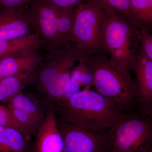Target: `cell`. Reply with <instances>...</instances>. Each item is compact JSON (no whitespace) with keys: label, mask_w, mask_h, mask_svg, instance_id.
I'll return each instance as SVG.
<instances>
[{"label":"cell","mask_w":152,"mask_h":152,"mask_svg":"<svg viewBox=\"0 0 152 152\" xmlns=\"http://www.w3.org/2000/svg\"><path fill=\"white\" fill-rule=\"evenodd\" d=\"M7 107L14 118L25 128L30 135L36 134L42 124L22 111L10 107Z\"/></svg>","instance_id":"ffe728a7"},{"label":"cell","mask_w":152,"mask_h":152,"mask_svg":"<svg viewBox=\"0 0 152 152\" xmlns=\"http://www.w3.org/2000/svg\"><path fill=\"white\" fill-rule=\"evenodd\" d=\"M36 1L37 0H0V11L22 8Z\"/></svg>","instance_id":"603a6c76"},{"label":"cell","mask_w":152,"mask_h":152,"mask_svg":"<svg viewBox=\"0 0 152 152\" xmlns=\"http://www.w3.org/2000/svg\"><path fill=\"white\" fill-rule=\"evenodd\" d=\"M104 10H112L132 22L131 0H91Z\"/></svg>","instance_id":"d6986e66"},{"label":"cell","mask_w":152,"mask_h":152,"mask_svg":"<svg viewBox=\"0 0 152 152\" xmlns=\"http://www.w3.org/2000/svg\"><path fill=\"white\" fill-rule=\"evenodd\" d=\"M130 69L135 76L134 82L140 112L151 116L152 113V60L142 50L136 36L132 49Z\"/></svg>","instance_id":"9c48e42d"},{"label":"cell","mask_w":152,"mask_h":152,"mask_svg":"<svg viewBox=\"0 0 152 152\" xmlns=\"http://www.w3.org/2000/svg\"><path fill=\"white\" fill-rule=\"evenodd\" d=\"M60 120L95 131L108 130L125 113L96 91L83 90L55 102Z\"/></svg>","instance_id":"6da1fadb"},{"label":"cell","mask_w":152,"mask_h":152,"mask_svg":"<svg viewBox=\"0 0 152 152\" xmlns=\"http://www.w3.org/2000/svg\"><path fill=\"white\" fill-rule=\"evenodd\" d=\"M27 9L35 33L48 53L72 43L75 8H61L47 0H37Z\"/></svg>","instance_id":"277c9868"},{"label":"cell","mask_w":152,"mask_h":152,"mask_svg":"<svg viewBox=\"0 0 152 152\" xmlns=\"http://www.w3.org/2000/svg\"><path fill=\"white\" fill-rule=\"evenodd\" d=\"M108 152H152L151 116L125 113L108 130Z\"/></svg>","instance_id":"8992f818"},{"label":"cell","mask_w":152,"mask_h":152,"mask_svg":"<svg viewBox=\"0 0 152 152\" xmlns=\"http://www.w3.org/2000/svg\"><path fill=\"white\" fill-rule=\"evenodd\" d=\"M34 72L0 79V102H7L30 85Z\"/></svg>","instance_id":"e0dca14e"},{"label":"cell","mask_w":152,"mask_h":152,"mask_svg":"<svg viewBox=\"0 0 152 152\" xmlns=\"http://www.w3.org/2000/svg\"><path fill=\"white\" fill-rule=\"evenodd\" d=\"M65 152H108V130L95 131L57 120Z\"/></svg>","instance_id":"ba28073f"},{"label":"cell","mask_w":152,"mask_h":152,"mask_svg":"<svg viewBox=\"0 0 152 152\" xmlns=\"http://www.w3.org/2000/svg\"><path fill=\"white\" fill-rule=\"evenodd\" d=\"M104 11L101 25V52L107 56L127 78L134 81L131 75L130 62L137 28L132 21L114 11Z\"/></svg>","instance_id":"5b68a950"},{"label":"cell","mask_w":152,"mask_h":152,"mask_svg":"<svg viewBox=\"0 0 152 152\" xmlns=\"http://www.w3.org/2000/svg\"><path fill=\"white\" fill-rule=\"evenodd\" d=\"M80 57L73 43L49 52L35 71L34 84L49 101L56 102L67 92L71 71Z\"/></svg>","instance_id":"3957f363"},{"label":"cell","mask_w":152,"mask_h":152,"mask_svg":"<svg viewBox=\"0 0 152 152\" xmlns=\"http://www.w3.org/2000/svg\"><path fill=\"white\" fill-rule=\"evenodd\" d=\"M104 13V10L91 0L75 8L72 43L80 57L79 61L101 52V25Z\"/></svg>","instance_id":"52a82bcc"},{"label":"cell","mask_w":152,"mask_h":152,"mask_svg":"<svg viewBox=\"0 0 152 152\" xmlns=\"http://www.w3.org/2000/svg\"><path fill=\"white\" fill-rule=\"evenodd\" d=\"M78 62V65L72 68L71 71L69 89L59 100L67 99L83 90H90L94 85L93 74L89 66L83 61H79Z\"/></svg>","instance_id":"2e32d148"},{"label":"cell","mask_w":152,"mask_h":152,"mask_svg":"<svg viewBox=\"0 0 152 152\" xmlns=\"http://www.w3.org/2000/svg\"><path fill=\"white\" fill-rule=\"evenodd\" d=\"M136 37L142 51L152 60V35L151 32L137 29Z\"/></svg>","instance_id":"7402d4cb"},{"label":"cell","mask_w":152,"mask_h":152,"mask_svg":"<svg viewBox=\"0 0 152 152\" xmlns=\"http://www.w3.org/2000/svg\"><path fill=\"white\" fill-rule=\"evenodd\" d=\"M79 61L86 63L91 69L96 91L112 102L122 111L130 112L138 104L134 81L127 78L105 54L100 52Z\"/></svg>","instance_id":"7a4b0ae2"},{"label":"cell","mask_w":152,"mask_h":152,"mask_svg":"<svg viewBox=\"0 0 152 152\" xmlns=\"http://www.w3.org/2000/svg\"><path fill=\"white\" fill-rule=\"evenodd\" d=\"M0 126L15 128L30 137L27 131L14 118L8 108L3 105H0Z\"/></svg>","instance_id":"44dd1931"},{"label":"cell","mask_w":152,"mask_h":152,"mask_svg":"<svg viewBox=\"0 0 152 152\" xmlns=\"http://www.w3.org/2000/svg\"><path fill=\"white\" fill-rule=\"evenodd\" d=\"M42 42L36 34L12 40H0V59L40 50Z\"/></svg>","instance_id":"4fadbf2b"},{"label":"cell","mask_w":152,"mask_h":152,"mask_svg":"<svg viewBox=\"0 0 152 152\" xmlns=\"http://www.w3.org/2000/svg\"><path fill=\"white\" fill-rule=\"evenodd\" d=\"M7 102V107L18 109L42 124L46 115L43 107L37 99L23 91L17 93Z\"/></svg>","instance_id":"5bb4252c"},{"label":"cell","mask_w":152,"mask_h":152,"mask_svg":"<svg viewBox=\"0 0 152 152\" xmlns=\"http://www.w3.org/2000/svg\"><path fill=\"white\" fill-rule=\"evenodd\" d=\"M39 50L0 59V79L34 72L43 60Z\"/></svg>","instance_id":"7c38bea8"},{"label":"cell","mask_w":152,"mask_h":152,"mask_svg":"<svg viewBox=\"0 0 152 152\" xmlns=\"http://www.w3.org/2000/svg\"><path fill=\"white\" fill-rule=\"evenodd\" d=\"M35 33L26 7L0 11V40H12Z\"/></svg>","instance_id":"30bf717a"},{"label":"cell","mask_w":152,"mask_h":152,"mask_svg":"<svg viewBox=\"0 0 152 152\" xmlns=\"http://www.w3.org/2000/svg\"><path fill=\"white\" fill-rule=\"evenodd\" d=\"M36 135L33 152H65L64 140L58 129L53 104L48 107L45 119Z\"/></svg>","instance_id":"8fae6325"},{"label":"cell","mask_w":152,"mask_h":152,"mask_svg":"<svg viewBox=\"0 0 152 152\" xmlns=\"http://www.w3.org/2000/svg\"><path fill=\"white\" fill-rule=\"evenodd\" d=\"M132 21L137 29L151 32L152 0H131Z\"/></svg>","instance_id":"ac0fdd59"},{"label":"cell","mask_w":152,"mask_h":152,"mask_svg":"<svg viewBox=\"0 0 152 152\" xmlns=\"http://www.w3.org/2000/svg\"><path fill=\"white\" fill-rule=\"evenodd\" d=\"M30 139L17 129L0 126V152H29Z\"/></svg>","instance_id":"9a60e30c"},{"label":"cell","mask_w":152,"mask_h":152,"mask_svg":"<svg viewBox=\"0 0 152 152\" xmlns=\"http://www.w3.org/2000/svg\"><path fill=\"white\" fill-rule=\"evenodd\" d=\"M55 6L63 9H74L80 4L89 0H47Z\"/></svg>","instance_id":"cb8c5ba5"}]
</instances>
